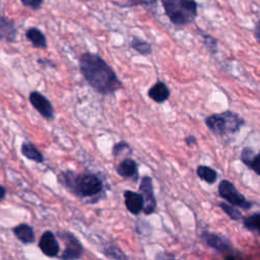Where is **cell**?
<instances>
[{
    "label": "cell",
    "mask_w": 260,
    "mask_h": 260,
    "mask_svg": "<svg viewBox=\"0 0 260 260\" xmlns=\"http://www.w3.org/2000/svg\"><path fill=\"white\" fill-rule=\"evenodd\" d=\"M20 151L24 157H26L27 159L32 160L35 162L42 164L45 160V157H44L43 153L41 152V150H39L37 148V146L35 144H32L31 142H28V141L22 142Z\"/></svg>",
    "instance_id": "obj_17"
},
{
    "label": "cell",
    "mask_w": 260,
    "mask_h": 260,
    "mask_svg": "<svg viewBox=\"0 0 260 260\" xmlns=\"http://www.w3.org/2000/svg\"><path fill=\"white\" fill-rule=\"evenodd\" d=\"M6 197V188L4 186H1V200H4Z\"/></svg>",
    "instance_id": "obj_31"
},
{
    "label": "cell",
    "mask_w": 260,
    "mask_h": 260,
    "mask_svg": "<svg viewBox=\"0 0 260 260\" xmlns=\"http://www.w3.org/2000/svg\"><path fill=\"white\" fill-rule=\"evenodd\" d=\"M117 174L124 179H132L134 182H137L139 174H138V165L131 157H126L122 159L116 166Z\"/></svg>",
    "instance_id": "obj_11"
},
{
    "label": "cell",
    "mask_w": 260,
    "mask_h": 260,
    "mask_svg": "<svg viewBox=\"0 0 260 260\" xmlns=\"http://www.w3.org/2000/svg\"><path fill=\"white\" fill-rule=\"evenodd\" d=\"M170 21L179 27L191 24L197 17L196 0H161Z\"/></svg>",
    "instance_id": "obj_3"
},
{
    "label": "cell",
    "mask_w": 260,
    "mask_h": 260,
    "mask_svg": "<svg viewBox=\"0 0 260 260\" xmlns=\"http://www.w3.org/2000/svg\"><path fill=\"white\" fill-rule=\"evenodd\" d=\"M147 95L150 100L157 104H162L169 100L171 91L164 81L155 82L147 91Z\"/></svg>",
    "instance_id": "obj_13"
},
{
    "label": "cell",
    "mask_w": 260,
    "mask_h": 260,
    "mask_svg": "<svg viewBox=\"0 0 260 260\" xmlns=\"http://www.w3.org/2000/svg\"><path fill=\"white\" fill-rule=\"evenodd\" d=\"M25 37L26 39L31 43V45L35 48L39 49H46L48 44H47V39L45 35L43 34L42 30H40L37 27H29L25 31Z\"/></svg>",
    "instance_id": "obj_18"
},
{
    "label": "cell",
    "mask_w": 260,
    "mask_h": 260,
    "mask_svg": "<svg viewBox=\"0 0 260 260\" xmlns=\"http://www.w3.org/2000/svg\"><path fill=\"white\" fill-rule=\"evenodd\" d=\"M57 236L66 244V248L61 255V259L69 260L81 258L83 254V246L73 234L66 231H59Z\"/></svg>",
    "instance_id": "obj_6"
},
{
    "label": "cell",
    "mask_w": 260,
    "mask_h": 260,
    "mask_svg": "<svg viewBox=\"0 0 260 260\" xmlns=\"http://www.w3.org/2000/svg\"><path fill=\"white\" fill-rule=\"evenodd\" d=\"M12 233L18 239V241H20L24 245L31 244L36 240V234H35L34 228L27 223H20L15 225L12 229Z\"/></svg>",
    "instance_id": "obj_14"
},
{
    "label": "cell",
    "mask_w": 260,
    "mask_h": 260,
    "mask_svg": "<svg viewBox=\"0 0 260 260\" xmlns=\"http://www.w3.org/2000/svg\"><path fill=\"white\" fill-rule=\"evenodd\" d=\"M241 159L257 175H260V151L258 153H255L251 148L245 147L242 150Z\"/></svg>",
    "instance_id": "obj_16"
},
{
    "label": "cell",
    "mask_w": 260,
    "mask_h": 260,
    "mask_svg": "<svg viewBox=\"0 0 260 260\" xmlns=\"http://www.w3.org/2000/svg\"><path fill=\"white\" fill-rule=\"evenodd\" d=\"M58 181L75 196L80 198H93V202L99 200V196L103 193L105 187L102 178L98 174L89 172H61L58 175Z\"/></svg>",
    "instance_id": "obj_2"
},
{
    "label": "cell",
    "mask_w": 260,
    "mask_h": 260,
    "mask_svg": "<svg viewBox=\"0 0 260 260\" xmlns=\"http://www.w3.org/2000/svg\"><path fill=\"white\" fill-rule=\"evenodd\" d=\"M79 1H83V2H87V1H89V0H79Z\"/></svg>",
    "instance_id": "obj_32"
},
{
    "label": "cell",
    "mask_w": 260,
    "mask_h": 260,
    "mask_svg": "<svg viewBox=\"0 0 260 260\" xmlns=\"http://www.w3.org/2000/svg\"><path fill=\"white\" fill-rule=\"evenodd\" d=\"M130 47L143 56L150 55L152 53V47L147 42L138 37H133L130 42Z\"/></svg>",
    "instance_id": "obj_20"
},
{
    "label": "cell",
    "mask_w": 260,
    "mask_h": 260,
    "mask_svg": "<svg viewBox=\"0 0 260 260\" xmlns=\"http://www.w3.org/2000/svg\"><path fill=\"white\" fill-rule=\"evenodd\" d=\"M254 35H255V38L256 40L260 43V20L257 21L256 25H255V28H254Z\"/></svg>",
    "instance_id": "obj_30"
},
{
    "label": "cell",
    "mask_w": 260,
    "mask_h": 260,
    "mask_svg": "<svg viewBox=\"0 0 260 260\" xmlns=\"http://www.w3.org/2000/svg\"><path fill=\"white\" fill-rule=\"evenodd\" d=\"M39 248L44 255L48 257H57L60 251L59 243L56 239V236L51 231H45L39 241Z\"/></svg>",
    "instance_id": "obj_9"
},
{
    "label": "cell",
    "mask_w": 260,
    "mask_h": 260,
    "mask_svg": "<svg viewBox=\"0 0 260 260\" xmlns=\"http://www.w3.org/2000/svg\"><path fill=\"white\" fill-rule=\"evenodd\" d=\"M30 105L35 108V110L45 119L52 120L54 119V108L51 104V102L41 92L34 90L29 93L28 96Z\"/></svg>",
    "instance_id": "obj_8"
},
{
    "label": "cell",
    "mask_w": 260,
    "mask_h": 260,
    "mask_svg": "<svg viewBox=\"0 0 260 260\" xmlns=\"http://www.w3.org/2000/svg\"><path fill=\"white\" fill-rule=\"evenodd\" d=\"M124 200L125 206L130 213L138 215L141 211H143L144 199L141 193L132 190H126L124 192Z\"/></svg>",
    "instance_id": "obj_12"
},
{
    "label": "cell",
    "mask_w": 260,
    "mask_h": 260,
    "mask_svg": "<svg viewBox=\"0 0 260 260\" xmlns=\"http://www.w3.org/2000/svg\"><path fill=\"white\" fill-rule=\"evenodd\" d=\"M38 63L41 64V65H47V66H50V67L55 68V64H54L53 62H51L49 59H46V58L39 59V60H38Z\"/></svg>",
    "instance_id": "obj_29"
},
{
    "label": "cell",
    "mask_w": 260,
    "mask_h": 260,
    "mask_svg": "<svg viewBox=\"0 0 260 260\" xmlns=\"http://www.w3.org/2000/svg\"><path fill=\"white\" fill-rule=\"evenodd\" d=\"M244 225L250 230L257 232L260 235V213H254L244 219Z\"/></svg>",
    "instance_id": "obj_21"
},
{
    "label": "cell",
    "mask_w": 260,
    "mask_h": 260,
    "mask_svg": "<svg viewBox=\"0 0 260 260\" xmlns=\"http://www.w3.org/2000/svg\"><path fill=\"white\" fill-rule=\"evenodd\" d=\"M185 143L191 147L197 143V138L193 135H188L185 137Z\"/></svg>",
    "instance_id": "obj_28"
},
{
    "label": "cell",
    "mask_w": 260,
    "mask_h": 260,
    "mask_svg": "<svg viewBox=\"0 0 260 260\" xmlns=\"http://www.w3.org/2000/svg\"><path fill=\"white\" fill-rule=\"evenodd\" d=\"M196 174L201 180H203L208 184H213L217 180L216 171L208 166H203V165L198 166L196 169Z\"/></svg>",
    "instance_id": "obj_19"
},
{
    "label": "cell",
    "mask_w": 260,
    "mask_h": 260,
    "mask_svg": "<svg viewBox=\"0 0 260 260\" xmlns=\"http://www.w3.org/2000/svg\"><path fill=\"white\" fill-rule=\"evenodd\" d=\"M201 36L203 39L204 46L211 52V53H216L217 52V41L210 35H207L205 32L201 31Z\"/></svg>",
    "instance_id": "obj_25"
},
{
    "label": "cell",
    "mask_w": 260,
    "mask_h": 260,
    "mask_svg": "<svg viewBox=\"0 0 260 260\" xmlns=\"http://www.w3.org/2000/svg\"><path fill=\"white\" fill-rule=\"evenodd\" d=\"M103 253L108 257V258H113V259H127L128 257L124 254V252L116 245H111L108 246L104 249Z\"/></svg>",
    "instance_id": "obj_22"
},
{
    "label": "cell",
    "mask_w": 260,
    "mask_h": 260,
    "mask_svg": "<svg viewBox=\"0 0 260 260\" xmlns=\"http://www.w3.org/2000/svg\"><path fill=\"white\" fill-rule=\"evenodd\" d=\"M201 239L205 243L206 246H208L209 248H211L217 252L223 253V252L231 250L230 242L228 241L226 238H224L220 235H216V234L209 233V232H203L201 234Z\"/></svg>",
    "instance_id": "obj_10"
},
{
    "label": "cell",
    "mask_w": 260,
    "mask_h": 260,
    "mask_svg": "<svg viewBox=\"0 0 260 260\" xmlns=\"http://www.w3.org/2000/svg\"><path fill=\"white\" fill-rule=\"evenodd\" d=\"M125 150H128V151L132 152V148H131L130 144L126 141H119V142L114 144V146L112 148V154L117 157V156L123 154Z\"/></svg>",
    "instance_id": "obj_24"
},
{
    "label": "cell",
    "mask_w": 260,
    "mask_h": 260,
    "mask_svg": "<svg viewBox=\"0 0 260 260\" xmlns=\"http://www.w3.org/2000/svg\"><path fill=\"white\" fill-rule=\"evenodd\" d=\"M218 193L220 197H222L224 200H226L232 205L239 206L244 209H248L252 206V203L249 202L235 187V185L228 181L222 180L220 181L218 185Z\"/></svg>",
    "instance_id": "obj_5"
},
{
    "label": "cell",
    "mask_w": 260,
    "mask_h": 260,
    "mask_svg": "<svg viewBox=\"0 0 260 260\" xmlns=\"http://www.w3.org/2000/svg\"><path fill=\"white\" fill-rule=\"evenodd\" d=\"M219 207L234 220H239L242 217V214L239 210H237L232 204H228V203H219Z\"/></svg>",
    "instance_id": "obj_23"
},
{
    "label": "cell",
    "mask_w": 260,
    "mask_h": 260,
    "mask_svg": "<svg viewBox=\"0 0 260 260\" xmlns=\"http://www.w3.org/2000/svg\"><path fill=\"white\" fill-rule=\"evenodd\" d=\"M22 5L32 10H39L45 0H20Z\"/></svg>",
    "instance_id": "obj_26"
},
{
    "label": "cell",
    "mask_w": 260,
    "mask_h": 260,
    "mask_svg": "<svg viewBox=\"0 0 260 260\" xmlns=\"http://www.w3.org/2000/svg\"><path fill=\"white\" fill-rule=\"evenodd\" d=\"M207 128L217 136H223L237 132L244 124V120L234 112L225 111L219 114H212L205 119Z\"/></svg>",
    "instance_id": "obj_4"
},
{
    "label": "cell",
    "mask_w": 260,
    "mask_h": 260,
    "mask_svg": "<svg viewBox=\"0 0 260 260\" xmlns=\"http://www.w3.org/2000/svg\"><path fill=\"white\" fill-rule=\"evenodd\" d=\"M157 0H128L125 6H137V5H154Z\"/></svg>",
    "instance_id": "obj_27"
},
{
    "label": "cell",
    "mask_w": 260,
    "mask_h": 260,
    "mask_svg": "<svg viewBox=\"0 0 260 260\" xmlns=\"http://www.w3.org/2000/svg\"><path fill=\"white\" fill-rule=\"evenodd\" d=\"M139 191L144 199V207L143 212L146 215L152 214L156 210V199L153 191V183L152 179L149 176L142 177L139 184Z\"/></svg>",
    "instance_id": "obj_7"
},
{
    "label": "cell",
    "mask_w": 260,
    "mask_h": 260,
    "mask_svg": "<svg viewBox=\"0 0 260 260\" xmlns=\"http://www.w3.org/2000/svg\"><path fill=\"white\" fill-rule=\"evenodd\" d=\"M0 31H1V39L7 43H13L16 39L17 29L13 20L5 17L4 15L1 16V24H0Z\"/></svg>",
    "instance_id": "obj_15"
},
{
    "label": "cell",
    "mask_w": 260,
    "mask_h": 260,
    "mask_svg": "<svg viewBox=\"0 0 260 260\" xmlns=\"http://www.w3.org/2000/svg\"><path fill=\"white\" fill-rule=\"evenodd\" d=\"M79 70L96 92L103 95L114 94L122 87L115 70L96 53L84 52L78 58Z\"/></svg>",
    "instance_id": "obj_1"
}]
</instances>
